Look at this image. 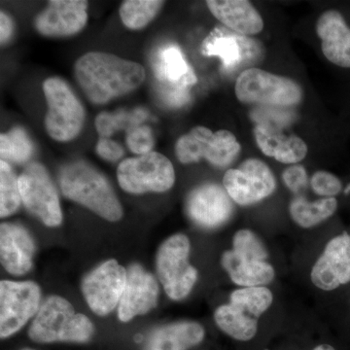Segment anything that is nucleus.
Listing matches in <instances>:
<instances>
[{"label":"nucleus","instance_id":"obj_21","mask_svg":"<svg viewBox=\"0 0 350 350\" xmlns=\"http://www.w3.org/2000/svg\"><path fill=\"white\" fill-rule=\"evenodd\" d=\"M206 6L219 22L236 33L255 36L264 29L261 15L247 0H208Z\"/></svg>","mask_w":350,"mask_h":350},{"label":"nucleus","instance_id":"obj_1","mask_svg":"<svg viewBox=\"0 0 350 350\" xmlns=\"http://www.w3.org/2000/svg\"><path fill=\"white\" fill-rule=\"evenodd\" d=\"M75 77L88 100L105 105L142 86L146 73L142 64L105 52H89L75 64Z\"/></svg>","mask_w":350,"mask_h":350},{"label":"nucleus","instance_id":"obj_37","mask_svg":"<svg viewBox=\"0 0 350 350\" xmlns=\"http://www.w3.org/2000/svg\"><path fill=\"white\" fill-rule=\"evenodd\" d=\"M313 350H336L333 347L329 345H320L319 347H315Z\"/></svg>","mask_w":350,"mask_h":350},{"label":"nucleus","instance_id":"obj_4","mask_svg":"<svg viewBox=\"0 0 350 350\" xmlns=\"http://www.w3.org/2000/svg\"><path fill=\"white\" fill-rule=\"evenodd\" d=\"M273 301V293L267 287L239 288L232 292L229 304L215 310L214 320L230 337L248 342L256 336L258 320Z\"/></svg>","mask_w":350,"mask_h":350},{"label":"nucleus","instance_id":"obj_38","mask_svg":"<svg viewBox=\"0 0 350 350\" xmlns=\"http://www.w3.org/2000/svg\"><path fill=\"white\" fill-rule=\"evenodd\" d=\"M349 193H350V184L349 186H347V188H345V195L349 194Z\"/></svg>","mask_w":350,"mask_h":350},{"label":"nucleus","instance_id":"obj_15","mask_svg":"<svg viewBox=\"0 0 350 350\" xmlns=\"http://www.w3.org/2000/svg\"><path fill=\"white\" fill-rule=\"evenodd\" d=\"M202 53L204 56L218 57L226 69L234 70L260 59L262 47L248 36L216 27L202 42Z\"/></svg>","mask_w":350,"mask_h":350},{"label":"nucleus","instance_id":"obj_10","mask_svg":"<svg viewBox=\"0 0 350 350\" xmlns=\"http://www.w3.org/2000/svg\"><path fill=\"white\" fill-rule=\"evenodd\" d=\"M21 198L25 208L48 227H57L63 221L59 196L47 170L41 163H31L19 176Z\"/></svg>","mask_w":350,"mask_h":350},{"label":"nucleus","instance_id":"obj_31","mask_svg":"<svg viewBox=\"0 0 350 350\" xmlns=\"http://www.w3.org/2000/svg\"><path fill=\"white\" fill-rule=\"evenodd\" d=\"M232 250L239 256L254 261H267L269 252L255 232L248 229L239 230L232 238Z\"/></svg>","mask_w":350,"mask_h":350},{"label":"nucleus","instance_id":"obj_24","mask_svg":"<svg viewBox=\"0 0 350 350\" xmlns=\"http://www.w3.org/2000/svg\"><path fill=\"white\" fill-rule=\"evenodd\" d=\"M255 140L264 155L275 159L285 165H297L308 155L305 140L297 135H278L257 126L254 130Z\"/></svg>","mask_w":350,"mask_h":350},{"label":"nucleus","instance_id":"obj_19","mask_svg":"<svg viewBox=\"0 0 350 350\" xmlns=\"http://www.w3.org/2000/svg\"><path fill=\"white\" fill-rule=\"evenodd\" d=\"M36 245L29 232L21 225L2 223L0 226L1 264L13 275H25L32 267Z\"/></svg>","mask_w":350,"mask_h":350},{"label":"nucleus","instance_id":"obj_32","mask_svg":"<svg viewBox=\"0 0 350 350\" xmlns=\"http://www.w3.org/2000/svg\"><path fill=\"white\" fill-rule=\"evenodd\" d=\"M310 186L315 194L324 198H335L342 190V183L335 174L319 170L310 178Z\"/></svg>","mask_w":350,"mask_h":350},{"label":"nucleus","instance_id":"obj_18","mask_svg":"<svg viewBox=\"0 0 350 350\" xmlns=\"http://www.w3.org/2000/svg\"><path fill=\"white\" fill-rule=\"evenodd\" d=\"M158 297L156 278L140 265H131L126 269V286L119 303L120 320L128 322L137 315L148 312L157 306Z\"/></svg>","mask_w":350,"mask_h":350},{"label":"nucleus","instance_id":"obj_6","mask_svg":"<svg viewBox=\"0 0 350 350\" xmlns=\"http://www.w3.org/2000/svg\"><path fill=\"white\" fill-rule=\"evenodd\" d=\"M236 135L228 130L213 133L204 126H194L175 144V155L184 165L199 163L202 159L213 167L223 169L231 165L241 153Z\"/></svg>","mask_w":350,"mask_h":350},{"label":"nucleus","instance_id":"obj_28","mask_svg":"<svg viewBox=\"0 0 350 350\" xmlns=\"http://www.w3.org/2000/svg\"><path fill=\"white\" fill-rule=\"evenodd\" d=\"M33 144L27 131L21 126L11 129L0 135L1 160L14 163H24L33 154Z\"/></svg>","mask_w":350,"mask_h":350},{"label":"nucleus","instance_id":"obj_36","mask_svg":"<svg viewBox=\"0 0 350 350\" xmlns=\"http://www.w3.org/2000/svg\"><path fill=\"white\" fill-rule=\"evenodd\" d=\"M13 21L3 11L0 13V42L2 45L8 42L13 36Z\"/></svg>","mask_w":350,"mask_h":350},{"label":"nucleus","instance_id":"obj_16","mask_svg":"<svg viewBox=\"0 0 350 350\" xmlns=\"http://www.w3.org/2000/svg\"><path fill=\"white\" fill-rule=\"evenodd\" d=\"M88 2L84 0H52L36 16L34 27L46 38H68L79 33L88 22Z\"/></svg>","mask_w":350,"mask_h":350},{"label":"nucleus","instance_id":"obj_5","mask_svg":"<svg viewBox=\"0 0 350 350\" xmlns=\"http://www.w3.org/2000/svg\"><path fill=\"white\" fill-rule=\"evenodd\" d=\"M42 89L48 105L44 118L48 135L56 142H71L80 135L84 126V107L62 78H47Z\"/></svg>","mask_w":350,"mask_h":350},{"label":"nucleus","instance_id":"obj_34","mask_svg":"<svg viewBox=\"0 0 350 350\" xmlns=\"http://www.w3.org/2000/svg\"><path fill=\"white\" fill-rule=\"evenodd\" d=\"M282 180L284 185L295 194L303 192L308 184V175L301 165H292L283 170Z\"/></svg>","mask_w":350,"mask_h":350},{"label":"nucleus","instance_id":"obj_39","mask_svg":"<svg viewBox=\"0 0 350 350\" xmlns=\"http://www.w3.org/2000/svg\"><path fill=\"white\" fill-rule=\"evenodd\" d=\"M25 350H31V349H25Z\"/></svg>","mask_w":350,"mask_h":350},{"label":"nucleus","instance_id":"obj_20","mask_svg":"<svg viewBox=\"0 0 350 350\" xmlns=\"http://www.w3.org/2000/svg\"><path fill=\"white\" fill-rule=\"evenodd\" d=\"M317 32L326 59L340 68H350V29L342 14L337 10L322 13Z\"/></svg>","mask_w":350,"mask_h":350},{"label":"nucleus","instance_id":"obj_33","mask_svg":"<svg viewBox=\"0 0 350 350\" xmlns=\"http://www.w3.org/2000/svg\"><path fill=\"white\" fill-rule=\"evenodd\" d=\"M154 137L148 126H138L133 128L126 135V144L133 153L138 156L151 153L153 149Z\"/></svg>","mask_w":350,"mask_h":350},{"label":"nucleus","instance_id":"obj_9","mask_svg":"<svg viewBox=\"0 0 350 350\" xmlns=\"http://www.w3.org/2000/svg\"><path fill=\"white\" fill-rule=\"evenodd\" d=\"M120 187L130 194L163 193L174 185V165L159 152L124 160L117 170Z\"/></svg>","mask_w":350,"mask_h":350},{"label":"nucleus","instance_id":"obj_14","mask_svg":"<svg viewBox=\"0 0 350 350\" xmlns=\"http://www.w3.org/2000/svg\"><path fill=\"white\" fill-rule=\"evenodd\" d=\"M185 206L191 221L208 230L225 225L234 213L232 200L225 188L216 183L202 184L191 191Z\"/></svg>","mask_w":350,"mask_h":350},{"label":"nucleus","instance_id":"obj_27","mask_svg":"<svg viewBox=\"0 0 350 350\" xmlns=\"http://www.w3.org/2000/svg\"><path fill=\"white\" fill-rule=\"evenodd\" d=\"M163 4L159 0H126L120 6V18L126 29L139 31L155 19Z\"/></svg>","mask_w":350,"mask_h":350},{"label":"nucleus","instance_id":"obj_11","mask_svg":"<svg viewBox=\"0 0 350 350\" xmlns=\"http://www.w3.org/2000/svg\"><path fill=\"white\" fill-rule=\"evenodd\" d=\"M223 187L239 206H253L275 193V176L262 160L246 159L237 169L225 172Z\"/></svg>","mask_w":350,"mask_h":350},{"label":"nucleus","instance_id":"obj_12","mask_svg":"<svg viewBox=\"0 0 350 350\" xmlns=\"http://www.w3.org/2000/svg\"><path fill=\"white\" fill-rule=\"evenodd\" d=\"M40 288L32 282L0 283V336L10 337L38 312Z\"/></svg>","mask_w":350,"mask_h":350},{"label":"nucleus","instance_id":"obj_25","mask_svg":"<svg viewBox=\"0 0 350 350\" xmlns=\"http://www.w3.org/2000/svg\"><path fill=\"white\" fill-rule=\"evenodd\" d=\"M155 71L161 82L174 88L184 89L195 85L198 80L180 49L174 45L167 46L159 53Z\"/></svg>","mask_w":350,"mask_h":350},{"label":"nucleus","instance_id":"obj_13","mask_svg":"<svg viewBox=\"0 0 350 350\" xmlns=\"http://www.w3.org/2000/svg\"><path fill=\"white\" fill-rule=\"evenodd\" d=\"M126 282V269L120 266L116 260H109L85 276L83 295L91 310L103 317L120 303Z\"/></svg>","mask_w":350,"mask_h":350},{"label":"nucleus","instance_id":"obj_26","mask_svg":"<svg viewBox=\"0 0 350 350\" xmlns=\"http://www.w3.org/2000/svg\"><path fill=\"white\" fill-rule=\"evenodd\" d=\"M338 208L335 198H323L308 202L305 197H296L290 202L289 213L297 225L310 229L334 215Z\"/></svg>","mask_w":350,"mask_h":350},{"label":"nucleus","instance_id":"obj_30","mask_svg":"<svg viewBox=\"0 0 350 350\" xmlns=\"http://www.w3.org/2000/svg\"><path fill=\"white\" fill-rule=\"evenodd\" d=\"M21 198L19 177L9 163L0 161V216L12 215L19 208Z\"/></svg>","mask_w":350,"mask_h":350},{"label":"nucleus","instance_id":"obj_7","mask_svg":"<svg viewBox=\"0 0 350 350\" xmlns=\"http://www.w3.org/2000/svg\"><path fill=\"white\" fill-rule=\"evenodd\" d=\"M234 94L238 100L245 105L291 107L303 100V90L298 83L257 68H246L239 75Z\"/></svg>","mask_w":350,"mask_h":350},{"label":"nucleus","instance_id":"obj_22","mask_svg":"<svg viewBox=\"0 0 350 350\" xmlns=\"http://www.w3.org/2000/svg\"><path fill=\"white\" fill-rule=\"evenodd\" d=\"M204 334V327L198 322H174L152 332L144 350H188L200 345Z\"/></svg>","mask_w":350,"mask_h":350},{"label":"nucleus","instance_id":"obj_29","mask_svg":"<svg viewBox=\"0 0 350 350\" xmlns=\"http://www.w3.org/2000/svg\"><path fill=\"white\" fill-rule=\"evenodd\" d=\"M146 117V111L142 109L133 112H126L124 110L114 113L101 112L96 117L94 126L100 137H110L117 131L128 129L130 131L133 128H137Z\"/></svg>","mask_w":350,"mask_h":350},{"label":"nucleus","instance_id":"obj_35","mask_svg":"<svg viewBox=\"0 0 350 350\" xmlns=\"http://www.w3.org/2000/svg\"><path fill=\"white\" fill-rule=\"evenodd\" d=\"M96 152L101 159L108 162H117L125 155L123 147L110 137H100L96 142Z\"/></svg>","mask_w":350,"mask_h":350},{"label":"nucleus","instance_id":"obj_23","mask_svg":"<svg viewBox=\"0 0 350 350\" xmlns=\"http://www.w3.org/2000/svg\"><path fill=\"white\" fill-rule=\"evenodd\" d=\"M221 265L232 282L239 286H264L275 280V269L268 261L246 259L239 256L234 250L223 253Z\"/></svg>","mask_w":350,"mask_h":350},{"label":"nucleus","instance_id":"obj_2","mask_svg":"<svg viewBox=\"0 0 350 350\" xmlns=\"http://www.w3.org/2000/svg\"><path fill=\"white\" fill-rule=\"evenodd\" d=\"M59 186L64 197L110 222H116L123 216V208L107 177L89 163L64 165L59 174Z\"/></svg>","mask_w":350,"mask_h":350},{"label":"nucleus","instance_id":"obj_17","mask_svg":"<svg viewBox=\"0 0 350 350\" xmlns=\"http://www.w3.org/2000/svg\"><path fill=\"white\" fill-rule=\"evenodd\" d=\"M310 278L315 287L332 291L350 282V236L335 237L313 265Z\"/></svg>","mask_w":350,"mask_h":350},{"label":"nucleus","instance_id":"obj_8","mask_svg":"<svg viewBox=\"0 0 350 350\" xmlns=\"http://www.w3.org/2000/svg\"><path fill=\"white\" fill-rule=\"evenodd\" d=\"M190 241L176 234L165 239L157 254V273L165 293L172 300L185 299L198 280V271L189 262Z\"/></svg>","mask_w":350,"mask_h":350},{"label":"nucleus","instance_id":"obj_3","mask_svg":"<svg viewBox=\"0 0 350 350\" xmlns=\"http://www.w3.org/2000/svg\"><path fill=\"white\" fill-rule=\"evenodd\" d=\"M94 334L92 322L84 314L76 313L66 299L51 296L43 301L29 328L33 342H86Z\"/></svg>","mask_w":350,"mask_h":350}]
</instances>
